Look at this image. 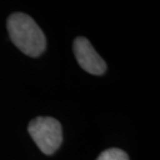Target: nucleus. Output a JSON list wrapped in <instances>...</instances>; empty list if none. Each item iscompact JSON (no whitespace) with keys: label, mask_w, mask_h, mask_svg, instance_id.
<instances>
[{"label":"nucleus","mask_w":160,"mask_h":160,"mask_svg":"<svg viewBox=\"0 0 160 160\" xmlns=\"http://www.w3.org/2000/svg\"><path fill=\"white\" fill-rule=\"evenodd\" d=\"M6 27L12 42L26 55L38 57L46 49V37L30 16L14 12L8 17Z\"/></svg>","instance_id":"nucleus-1"},{"label":"nucleus","mask_w":160,"mask_h":160,"mask_svg":"<svg viewBox=\"0 0 160 160\" xmlns=\"http://www.w3.org/2000/svg\"><path fill=\"white\" fill-rule=\"evenodd\" d=\"M28 133L38 148L46 155H52L62 142V125L50 117H39L30 121Z\"/></svg>","instance_id":"nucleus-2"},{"label":"nucleus","mask_w":160,"mask_h":160,"mask_svg":"<svg viewBox=\"0 0 160 160\" xmlns=\"http://www.w3.org/2000/svg\"><path fill=\"white\" fill-rule=\"evenodd\" d=\"M73 51L78 65L84 71L92 75H102L106 72V62L96 52L88 39L83 37L76 38L73 43Z\"/></svg>","instance_id":"nucleus-3"},{"label":"nucleus","mask_w":160,"mask_h":160,"mask_svg":"<svg viewBox=\"0 0 160 160\" xmlns=\"http://www.w3.org/2000/svg\"><path fill=\"white\" fill-rule=\"evenodd\" d=\"M96 160H129V157L123 150L111 148L102 152Z\"/></svg>","instance_id":"nucleus-4"}]
</instances>
